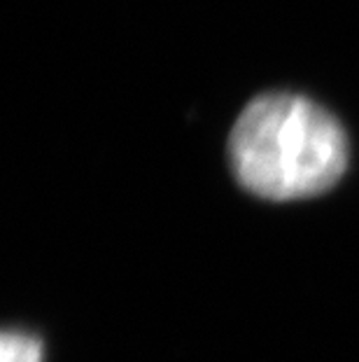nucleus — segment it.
<instances>
[{"label": "nucleus", "instance_id": "2", "mask_svg": "<svg viewBox=\"0 0 359 362\" xmlns=\"http://www.w3.org/2000/svg\"><path fill=\"white\" fill-rule=\"evenodd\" d=\"M0 362H42V341L21 329H5Z\"/></svg>", "mask_w": 359, "mask_h": 362}, {"label": "nucleus", "instance_id": "1", "mask_svg": "<svg viewBox=\"0 0 359 362\" xmlns=\"http://www.w3.org/2000/svg\"><path fill=\"white\" fill-rule=\"evenodd\" d=\"M236 178L252 194L287 202L334 187L348 168V136L310 98L271 91L245 105L229 136Z\"/></svg>", "mask_w": 359, "mask_h": 362}]
</instances>
